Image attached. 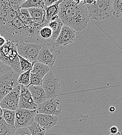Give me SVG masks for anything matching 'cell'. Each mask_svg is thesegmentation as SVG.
Here are the masks:
<instances>
[{
	"label": "cell",
	"instance_id": "8fae6325",
	"mask_svg": "<svg viewBox=\"0 0 122 135\" xmlns=\"http://www.w3.org/2000/svg\"><path fill=\"white\" fill-rule=\"evenodd\" d=\"M76 39L75 31L68 26L63 25L57 38L54 42L55 47L66 46Z\"/></svg>",
	"mask_w": 122,
	"mask_h": 135
},
{
	"label": "cell",
	"instance_id": "30bf717a",
	"mask_svg": "<svg viewBox=\"0 0 122 135\" xmlns=\"http://www.w3.org/2000/svg\"><path fill=\"white\" fill-rule=\"evenodd\" d=\"M60 103V100L56 98L47 99V100L37 106V113L57 117L62 112L61 109L57 110V109Z\"/></svg>",
	"mask_w": 122,
	"mask_h": 135
},
{
	"label": "cell",
	"instance_id": "277c9868",
	"mask_svg": "<svg viewBox=\"0 0 122 135\" xmlns=\"http://www.w3.org/2000/svg\"><path fill=\"white\" fill-rule=\"evenodd\" d=\"M16 46L17 44L14 42L7 40L6 43L0 47V60L14 71L20 74L21 72Z\"/></svg>",
	"mask_w": 122,
	"mask_h": 135
},
{
	"label": "cell",
	"instance_id": "7402d4cb",
	"mask_svg": "<svg viewBox=\"0 0 122 135\" xmlns=\"http://www.w3.org/2000/svg\"><path fill=\"white\" fill-rule=\"evenodd\" d=\"M3 118L7 124H8L11 127H14L15 111H11L3 109Z\"/></svg>",
	"mask_w": 122,
	"mask_h": 135
},
{
	"label": "cell",
	"instance_id": "e575fe53",
	"mask_svg": "<svg viewBox=\"0 0 122 135\" xmlns=\"http://www.w3.org/2000/svg\"><path fill=\"white\" fill-rule=\"evenodd\" d=\"M109 135H122V133H121V132H118L117 134H114V135H113V134H110Z\"/></svg>",
	"mask_w": 122,
	"mask_h": 135
},
{
	"label": "cell",
	"instance_id": "7a4b0ae2",
	"mask_svg": "<svg viewBox=\"0 0 122 135\" xmlns=\"http://www.w3.org/2000/svg\"><path fill=\"white\" fill-rule=\"evenodd\" d=\"M23 0H0V34L18 15Z\"/></svg>",
	"mask_w": 122,
	"mask_h": 135
},
{
	"label": "cell",
	"instance_id": "ba28073f",
	"mask_svg": "<svg viewBox=\"0 0 122 135\" xmlns=\"http://www.w3.org/2000/svg\"><path fill=\"white\" fill-rule=\"evenodd\" d=\"M36 110H30L18 108L15 110V120L14 127L15 129L28 127L35 122Z\"/></svg>",
	"mask_w": 122,
	"mask_h": 135
},
{
	"label": "cell",
	"instance_id": "5bb4252c",
	"mask_svg": "<svg viewBox=\"0 0 122 135\" xmlns=\"http://www.w3.org/2000/svg\"><path fill=\"white\" fill-rule=\"evenodd\" d=\"M58 118L57 116L43 114L37 113L35 117V122L38 123L46 131L49 130L57 125Z\"/></svg>",
	"mask_w": 122,
	"mask_h": 135
},
{
	"label": "cell",
	"instance_id": "1f68e13d",
	"mask_svg": "<svg viewBox=\"0 0 122 135\" xmlns=\"http://www.w3.org/2000/svg\"><path fill=\"white\" fill-rule=\"evenodd\" d=\"M6 41L4 37L0 35V47H2L6 43Z\"/></svg>",
	"mask_w": 122,
	"mask_h": 135
},
{
	"label": "cell",
	"instance_id": "44dd1931",
	"mask_svg": "<svg viewBox=\"0 0 122 135\" xmlns=\"http://www.w3.org/2000/svg\"><path fill=\"white\" fill-rule=\"evenodd\" d=\"M15 130L6 123L3 117L0 118V135H15Z\"/></svg>",
	"mask_w": 122,
	"mask_h": 135
},
{
	"label": "cell",
	"instance_id": "83f0119b",
	"mask_svg": "<svg viewBox=\"0 0 122 135\" xmlns=\"http://www.w3.org/2000/svg\"><path fill=\"white\" fill-rule=\"evenodd\" d=\"M15 135H31L27 127L20 128L15 130Z\"/></svg>",
	"mask_w": 122,
	"mask_h": 135
},
{
	"label": "cell",
	"instance_id": "7c38bea8",
	"mask_svg": "<svg viewBox=\"0 0 122 135\" xmlns=\"http://www.w3.org/2000/svg\"><path fill=\"white\" fill-rule=\"evenodd\" d=\"M20 86L21 90L18 108L36 110L38 105L35 103L28 88L22 85H20Z\"/></svg>",
	"mask_w": 122,
	"mask_h": 135
},
{
	"label": "cell",
	"instance_id": "836d02e7",
	"mask_svg": "<svg viewBox=\"0 0 122 135\" xmlns=\"http://www.w3.org/2000/svg\"><path fill=\"white\" fill-rule=\"evenodd\" d=\"M3 117V109L1 108L0 105V118Z\"/></svg>",
	"mask_w": 122,
	"mask_h": 135
},
{
	"label": "cell",
	"instance_id": "4dcf8cb0",
	"mask_svg": "<svg viewBox=\"0 0 122 135\" xmlns=\"http://www.w3.org/2000/svg\"><path fill=\"white\" fill-rule=\"evenodd\" d=\"M56 1H52V0H44V6L45 8L49 7L52 5Z\"/></svg>",
	"mask_w": 122,
	"mask_h": 135
},
{
	"label": "cell",
	"instance_id": "9a60e30c",
	"mask_svg": "<svg viewBox=\"0 0 122 135\" xmlns=\"http://www.w3.org/2000/svg\"><path fill=\"white\" fill-rule=\"evenodd\" d=\"M27 88L31 94L35 103L38 105L47 100L46 93L41 86L31 85Z\"/></svg>",
	"mask_w": 122,
	"mask_h": 135
},
{
	"label": "cell",
	"instance_id": "4fadbf2b",
	"mask_svg": "<svg viewBox=\"0 0 122 135\" xmlns=\"http://www.w3.org/2000/svg\"><path fill=\"white\" fill-rule=\"evenodd\" d=\"M60 52V51H51L47 47H42L39 53L37 62L49 68L53 67L57 56Z\"/></svg>",
	"mask_w": 122,
	"mask_h": 135
},
{
	"label": "cell",
	"instance_id": "f1b7e54d",
	"mask_svg": "<svg viewBox=\"0 0 122 135\" xmlns=\"http://www.w3.org/2000/svg\"><path fill=\"white\" fill-rule=\"evenodd\" d=\"M11 69V68L7 67L5 65H4L3 63H2V61L0 60V76L5 72L10 70Z\"/></svg>",
	"mask_w": 122,
	"mask_h": 135
},
{
	"label": "cell",
	"instance_id": "9c48e42d",
	"mask_svg": "<svg viewBox=\"0 0 122 135\" xmlns=\"http://www.w3.org/2000/svg\"><path fill=\"white\" fill-rule=\"evenodd\" d=\"M20 90V86L18 85L0 101L1 108L11 111H15L18 109Z\"/></svg>",
	"mask_w": 122,
	"mask_h": 135
},
{
	"label": "cell",
	"instance_id": "2e32d148",
	"mask_svg": "<svg viewBox=\"0 0 122 135\" xmlns=\"http://www.w3.org/2000/svg\"><path fill=\"white\" fill-rule=\"evenodd\" d=\"M33 21L37 24L44 26L48 25L49 21L46 19V12L43 8H30L27 9Z\"/></svg>",
	"mask_w": 122,
	"mask_h": 135
},
{
	"label": "cell",
	"instance_id": "52a82bcc",
	"mask_svg": "<svg viewBox=\"0 0 122 135\" xmlns=\"http://www.w3.org/2000/svg\"><path fill=\"white\" fill-rule=\"evenodd\" d=\"M41 87L46 93L47 99L56 98L61 90L58 79L51 71L43 78Z\"/></svg>",
	"mask_w": 122,
	"mask_h": 135
},
{
	"label": "cell",
	"instance_id": "ac0fdd59",
	"mask_svg": "<svg viewBox=\"0 0 122 135\" xmlns=\"http://www.w3.org/2000/svg\"><path fill=\"white\" fill-rule=\"evenodd\" d=\"M63 0L56 1L52 5L44 8L46 12V19L49 21L53 17L57 16L59 11V6Z\"/></svg>",
	"mask_w": 122,
	"mask_h": 135
},
{
	"label": "cell",
	"instance_id": "d6a6232c",
	"mask_svg": "<svg viewBox=\"0 0 122 135\" xmlns=\"http://www.w3.org/2000/svg\"><path fill=\"white\" fill-rule=\"evenodd\" d=\"M115 107H114V106H111V107H110V108H109V111L110 112H115Z\"/></svg>",
	"mask_w": 122,
	"mask_h": 135
},
{
	"label": "cell",
	"instance_id": "d4e9b609",
	"mask_svg": "<svg viewBox=\"0 0 122 135\" xmlns=\"http://www.w3.org/2000/svg\"><path fill=\"white\" fill-rule=\"evenodd\" d=\"M113 15L116 18L122 17V0H115L113 3Z\"/></svg>",
	"mask_w": 122,
	"mask_h": 135
},
{
	"label": "cell",
	"instance_id": "4316f807",
	"mask_svg": "<svg viewBox=\"0 0 122 135\" xmlns=\"http://www.w3.org/2000/svg\"><path fill=\"white\" fill-rule=\"evenodd\" d=\"M43 79V78L41 77L40 76H39L38 75L30 73V84H29L28 86H31V85L37 86H41L42 83Z\"/></svg>",
	"mask_w": 122,
	"mask_h": 135
},
{
	"label": "cell",
	"instance_id": "d6986e66",
	"mask_svg": "<svg viewBox=\"0 0 122 135\" xmlns=\"http://www.w3.org/2000/svg\"><path fill=\"white\" fill-rule=\"evenodd\" d=\"M50 71V68L38 62H35L33 65L30 73L38 75L43 78Z\"/></svg>",
	"mask_w": 122,
	"mask_h": 135
},
{
	"label": "cell",
	"instance_id": "cb8c5ba5",
	"mask_svg": "<svg viewBox=\"0 0 122 135\" xmlns=\"http://www.w3.org/2000/svg\"><path fill=\"white\" fill-rule=\"evenodd\" d=\"M27 128L31 135H46V131L35 122Z\"/></svg>",
	"mask_w": 122,
	"mask_h": 135
},
{
	"label": "cell",
	"instance_id": "8992f818",
	"mask_svg": "<svg viewBox=\"0 0 122 135\" xmlns=\"http://www.w3.org/2000/svg\"><path fill=\"white\" fill-rule=\"evenodd\" d=\"M18 54L31 63L37 62V58L42 46L35 42H25L17 44Z\"/></svg>",
	"mask_w": 122,
	"mask_h": 135
},
{
	"label": "cell",
	"instance_id": "f546056e",
	"mask_svg": "<svg viewBox=\"0 0 122 135\" xmlns=\"http://www.w3.org/2000/svg\"><path fill=\"white\" fill-rule=\"evenodd\" d=\"M109 132L110 133V134H116L119 132L118 128L115 126H113L109 129Z\"/></svg>",
	"mask_w": 122,
	"mask_h": 135
},
{
	"label": "cell",
	"instance_id": "6da1fadb",
	"mask_svg": "<svg viewBox=\"0 0 122 135\" xmlns=\"http://www.w3.org/2000/svg\"><path fill=\"white\" fill-rule=\"evenodd\" d=\"M58 17L63 25L80 32L87 27L89 18L84 1L64 0L59 6Z\"/></svg>",
	"mask_w": 122,
	"mask_h": 135
},
{
	"label": "cell",
	"instance_id": "5b68a950",
	"mask_svg": "<svg viewBox=\"0 0 122 135\" xmlns=\"http://www.w3.org/2000/svg\"><path fill=\"white\" fill-rule=\"evenodd\" d=\"M19 75L11 69L0 76V101L19 85L17 82Z\"/></svg>",
	"mask_w": 122,
	"mask_h": 135
},
{
	"label": "cell",
	"instance_id": "484cf974",
	"mask_svg": "<svg viewBox=\"0 0 122 135\" xmlns=\"http://www.w3.org/2000/svg\"><path fill=\"white\" fill-rule=\"evenodd\" d=\"M19 60V65L21 70V73L25 72L31 69L34 62L31 63L27 59L21 57L19 55H18Z\"/></svg>",
	"mask_w": 122,
	"mask_h": 135
},
{
	"label": "cell",
	"instance_id": "603a6c76",
	"mask_svg": "<svg viewBox=\"0 0 122 135\" xmlns=\"http://www.w3.org/2000/svg\"><path fill=\"white\" fill-rule=\"evenodd\" d=\"M31 69L29 70L22 73L19 74L17 82L18 84L22 85L27 87L30 84V72Z\"/></svg>",
	"mask_w": 122,
	"mask_h": 135
},
{
	"label": "cell",
	"instance_id": "e0dca14e",
	"mask_svg": "<svg viewBox=\"0 0 122 135\" xmlns=\"http://www.w3.org/2000/svg\"><path fill=\"white\" fill-rule=\"evenodd\" d=\"M48 25L52 30V41L54 43L55 40L57 38L61 32L63 24L58 17V16H56L55 17H53L49 21Z\"/></svg>",
	"mask_w": 122,
	"mask_h": 135
},
{
	"label": "cell",
	"instance_id": "3957f363",
	"mask_svg": "<svg viewBox=\"0 0 122 135\" xmlns=\"http://www.w3.org/2000/svg\"><path fill=\"white\" fill-rule=\"evenodd\" d=\"M113 3L112 0H97L87 5L84 1L89 19L97 21L106 20L113 15Z\"/></svg>",
	"mask_w": 122,
	"mask_h": 135
},
{
	"label": "cell",
	"instance_id": "ffe728a7",
	"mask_svg": "<svg viewBox=\"0 0 122 135\" xmlns=\"http://www.w3.org/2000/svg\"><path fill=\"white\" fill-rule=\"evenodd\" d=\"M20 8L23 9L43 8L44 9V0H27L25 1L21 5Z\"/></svg>",
	"mask_w": 122,
	"mask_h": 135
}]
</instances>
